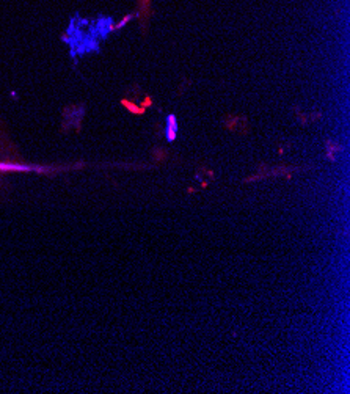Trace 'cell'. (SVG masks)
I'll use <instances>...</instances> for the list:
<instances>
[{
    "label": "cell",
    "instance_id": "cell-1",
    "mask_svg": "<svg viewBox=\"0 0 350 394\" xmlns=\"http://www.w3.org/2000/svg\"><path fill=\"white\" fill-rule=\"evenodd\" d=\"M176 134H178L176 116L174 115H168V118H166V130H165V135H166L168 141H173L176 138Z\"/></svg>",
    "mask_w": 350,
    "mask_h": 394
},
{
    "label": "cell",
    "instance_id": "cell-2",
    "mask_svg": "<svg viewBox=\"0 0 350 394\" xmlns=\"http://www.w3.org/2000/svg\"><path fill=\"white\" fill-rule=\"evenodd\" d=\"M124 106H126V107H129V109H131L132 112H135V113H141V112H143V109H138V107H134V106H132V104H131V102H127V101H124Z\"/></svg>",
    "mask_w": 350,
    "mask_h": 394
}]
</instances>
